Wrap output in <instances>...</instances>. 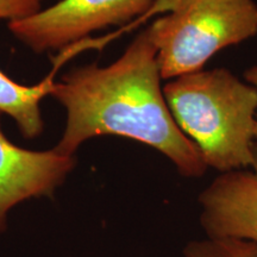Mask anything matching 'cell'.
<instances>
[{
    "instance_id": "6da1fadb",
    "label": "cell",
    "mask_w": 257,
    "mask_h": 257,
    "mask_svg": "<svg viewBox=\"0 0 257 257\" xmlns=\"http://www.w3.org/2000/svg\"><path fill=\"white\" fill-rule=\"evenodd\" d=\"M156 56L147 28L113 63L73 68L54 83L50 95L67 113L63 135L54 149L74 156L91 138L115 135L156 149L184 178L204 175L208 167L167 105Z\"/></svg>"
},
{
    "instance_id": "7a4b0ae2",
    "label": "cell",
    "mask_w": 257,
    "mask_h": 257,
    "mask_svg": "<svg viewBox=\"0 0 257 257\" xmlns=\"http://www.w3.org/2000/svg\"><path fill=\"white\" fill-rule=\"evenodd\" d=\"M180 130L197 146L207 167L220 173L253 167L257 89L230 70H198L162 87Z\"/></svg>"
},
{
    "instance_id": "3957f363",
    "label": "cell",
    "mask_w": 257,
    "mask_h": 257,
    "mask_svg": "<svg viewBox=\"0 0 257 257\" xmlns=\"http://www.w3.org/2000/svg\"><path fill=\"white\" fill-rule=\"evenodd\" d=\"M162 80L204 69L218 51L257 35L255 0H175L148 27Z\"/></svg>"
},
{
    "instance_id": "277c9868",
    "label": "cell",
    "mask_w": 257,
    "mask_h": 257,
    "mask_svg": "<svg viewBox=\"0 0 257 257\" xmlns=\"http://www.w3.org/2000/svg\"><path fill=\"white\" fill-rule=\"evenodd\" d=\"M173 0H60L27 18L9 22L19 42L36 54L66 49L93 32L126 27L138 16L168 12Z\"/></svg>"
},
{
    "instance_id": "5b68a950",
    "label": "cell",
    "mask_w": 257,
    "mask_h": 257,
    "mask_svg": "<svg viewBox=\"0 0 257 257\" xmlns=\"http://www.w3.org/2000/svg\"><path fill=\"white\" fill-rule=\"evenodd\" d=\"M0 112V233L12 207L31 198L53 197L76 165L55 149L34 152L17 147L3 133Z\"/></svg>"
},
{
    "instance_id": "8992f818",
    "label": "cell",
    "mask_w": 257,
    "mask_h": 257,
    "mask_svg": "<svg viewBox=\"0 0 257 257\" xmlns=\"http://www.w3.org/2000/svg\"><path fill=\"white\" fill-rule=\"evenodd\" d=\"M198 201L206 238L257 244V156L252 170L220 173L199 194Z\"/></svg>"
},
{
    "instance_id": "52a82bcc",
    "label": "cell",
    "mask_w": 257,
    "mask_h": 257,
    "mask_svg": "<svg viewBox=\"0 0 257 257\" xmlns=\"http://www.w3.org/2000/svg\"><path fill=\"white\" fill-rule=\"evenodd\" d=\"M51 76L35 86H23L0 70V112L14 118L19 133L34 140L43 131L41 101L54 89Z\"/></svg>"
},
{
    "instance_id": "ba28073f",
    "label": "cell",
    "mask_w": 257,
    "mask_h": 257,
    "mask_svg": "<svg viewBox=\"0 0 257 257\" xmlns=\"http://www.w3.org/2000/svg\"><path fill=\"white\" fill-rule=\"evenodd\" d=\"M185 257H257V244L242 239L192 240L184 249Z\"/></svg>"
},
{
    "instance_id": "9c48e42d",
    "label": "cell",
    "mask_w": 257,
    "mask_h": 257,
    "mask_svg": "<svg viewBox=\"0 0 257 257\" xmlns=\"http://www.w3.org/2000/svg\"><path fill=\"white\" fill-rule=\"evenodd\" d=\"M43 0H0V19L27 18L42 10Z\"/></svg>"
},
{
    "instance_id": "30bf717a",
    "label": "cell",
    "mask_w": 257,
    "mask_h": 257,
    "mask_svg": "<svg viewBox=\"0 0 257 257\" xmlns=\"http://www.w3.org/2000/svg\"><path fill=\"white\" fill-rule=\"evenodd\" d=\"M244 79L246 80V82L252 85L253 87L257 89V66H253L248 70H245L244 73ZM255 138H257V115H256V125H255Z\"/></svg>"
}]
</instances>
